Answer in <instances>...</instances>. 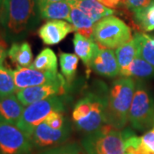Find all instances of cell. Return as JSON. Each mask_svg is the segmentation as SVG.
Returning a JSON list of instances; mask_svg holds the SVG:
<instances>
[{"instance_id":"6da1fadb","label":"cell","mask_w":154,"mask_h":154,"mask_svg":"<svg viewBox=\"0 0 154 154\" xmlns=\"http://www.w3.org/2000/svg\"><path fill=\"white\" fill-rule=\"evenodd\" d=\"M41 20L38 0H5L0 16V30L7 42H19Z\"/></svg>"},{"instance_id":"7a4b0ae2","label":"cell","mask_w":154,"mask_h":154,"mask_svg":"<svg viewBox=\"0 0 154 154\" xmlns=\"http://www.w3.org/2000/svg\"><path fill=\"white\" fill-rule=\"evenodd\" d=\"M108 91L105 84L98 82L94 89L78 100L72 112V119L79 131L88 134L107 124Z\"/></svg>"},{"instance_id":"3957f363","label":"cell","mask_w":154,"mask_h":154,"mask_svg":"<svg viewBox=\"0 0 154 154\" xmlns=\"http://www.w3.org/2000/svg\"><path fill=\"white\" fill-rule=\"evenodd\" d=\"M136 81L131 77H122L112 83L108 91L106 110L107 124L116 129H123L128 122Z\"/></svg>"},{"instance_id":"277c9868","label":"cell","mask_w":154,"mask_h":154,"mask_svg":"<svg viewBox=\"0 0 154 154\" xmlns=\"http://www.w3.org/2000/svg\"><path fill=\"white\" fill-rule=\"evenodd\" d=\"M87 154H124L126 152L123 133L109 124L88 134L82 140Z\"/></svg>"},{"instance_id":"5b68a950","label":"cell","mask_w":154,"mask_h":154,"mask_svg":"<svg viewBox=\"0 0 154 154\" xmlns=\"http://www.w3.org/2000/svg\"><path fill=\"white\" fill-rule=\"evenodd\" d=\"M132 38L131 28L115 16L105 17L94 25L93 39L100 47L116 49Z\"/></svg>"},{"instance_id":"8992f818","label":"cell","mask_w":154,"mask_h":154,"mask_svg":"<svg viewBox=\"0 0 154 154\" xmlns=\"http://www.w3.org/2000/svg\"><path fill=\"white\" fill-rule=\"evenodd\" d=\"M65 107L66 100L62 96H53L33 103L24 108L17 127L30 138L34 128L43 122L51 112H63Z\"/></svg>"},{"instance_id":"52a82bcc","label":"cell","mask_w":154,"mask_h":154,"mask_svg":"<svg viewBox=\"0 0 154 154\" xmlns=\"http://www.w3.org/2000/svg\"><path fill=\"white\" fill-rule=\"evenodd\" d=\"M128 121L133 128L139 131L154 125V98L142 81H136Z\"/></svg>"},{"instance_id":"ba28073f","label":"cell","mask_w":154,"mask_h":154,"mask_svg":"<svg viewBox=\"0 0 154 154\" xmlns=\"http://www.w3.org/2000/svg\"><path fill=\"white\" fill-rule=\"evenodd\" d=\"M30 138L16 125L0 123V154H31Z\"/></svg>"},{"instance_id":"9c48e42d","label":"cell","mask_w":154,"mask_h":154,"mask_svg":"<svg viewBox=\"0 0 154 154\" xmlns=\"http://www.w3.org/2000/svg\"><path fill=\"white\" fill-rule=\"evenodd\" d=\"M71 132L72 128L69 121L60 129L52 128L43 122L34 128L30 136V140L33 147L45 150L64 143L69 138Z\"/></svg>"},{"instance_id":"30bf717a","label":"cell","mask_w":154,"mask_h":154,"mask_svg":"<svg viewBox=\"0 0 154 154\" xmlns=\"http://www.w3.org/2000/svg\"><path fill=\"white\" fill-rule=\"evenodd\" d=\"M66 80L47 83L37 87H32L17 91V97L24 106L41 101L53 96H62L66 93Z\"/></svg>"},{"instance_id":"8fae6325","label":"cell","mask_w":154,"mask_h":154,"mask_svg":"<svg viewBox=\"0 0 154 154\" xmlns=\"http://www.w3.org/2000/svg\"><path fill=\"white\" fill-rule=\"evenodd\" d=\"M13 75L17 90H22L24 88L37 87L47 83L59 82L64 80V77L59 73L40 71L28 68H17L13 70Z\"/></svg>"},{"instance_id":"7c38bea8","label":"cell","mask_w":154,"mask_h":154,"mask_svg":"<svg viewBox=\"0 0 154 154\" xmlns=\"http://www.w3.org/2000/svg\"><path fill=\"white\" fill-rule=\"evenodd\" d=\"M89 68L99 75L106 78H113L120 74V67L117 63L115 51L112 49L100 46Z\"/></svg>"},{"instance_id":"4fadbf2b","label":"cell","mask_w":154,"mask_h":154,"mask_svg":"<svg viewBox=\"0 0 154 154\" xmlns=\"http://www.w3.org/2000/svg\"><path fill=\"white\" fill-rule=\"evenodd\" d=\"M76 31L71 23L63 20H51L43 24L38 30L39 38L47 45H54L60 43L69 33Z\"/></svg>"},{"instance_id":"5bb4252c","label":"cell","mask_w":154,"mask_h":154,"mask_svg":"<svg viewBox=\"0 0 154 154\" xmlns=\"http://www.w3.org/2000/svg\"><path fill=\"white\" fill-rule=\"evenodd\" d=\"M24 105L17 99V95L0 97V123H8L17 126L22 116Z\"/></svg>"},{"instance_id":"9a60e30c","label":"cell","mask_w":154,"mask_h":154,"mask_svg":"<svg viewBox=\"0 0 154 154\" xmlns=\"http://www.w3.org/2000/svg\"><path fill=\"white\" fill-rule=\"evenodd\" d=\"M68 2L82 11L94 23L105 17L113 16L116 12L115 10L103 5L98 0H68Z\"/></svg>"},{"instance_id":"2e32d148","label":"cell","mask_w":154,"mask_h":154,"mask_svg":"<svg viewBox=\"0 0 154 154\" xmlns=\"http://www.w3.org/2000/svg\"><path fill=\"white\" fill-rule=\"evenodd\" d=\"M73 45L75 55L89 68L93 58L99 51V45L94 39L87 38L77 32L74 35Z\"/></svg>"},{"instance_id":"e0dca14e","label":"cell","mask_w":154,"mask_h":154,"mask_svg":"<svg viewBox=\"0 0 154 154\" xmlns=\"http://www.w3.org/2000/svg\"><path fill=\"white\" fill-rule=\"evenodd\" d=\"M41 19L66 20L69 22L72 5L68 1L38 3Z\"/></svg>"},{"instance_id":"ac0fdd59","label":"cell","mask_w":154,"mask_h":154,"mask_svg":"<svg viewBox=\"0 0 154 154\" xmlns=\"http://www.w3.org/2000/svg\"><path fill=\"white\" fill-rule=\"evenodd\" d=\"M8 57L17 68H28L33 62V51L28 42H14L8 50Z\"/></svg>"},{"instance_id":"d6986e66","label":"cell","mask_w":154,"mask_h":154,"mask_svg":"<svg viewBox=\"0 0 154 154\" xmlns=\"http://www.w3.org/2000/svg\"><path fill=\"white\" fill-rule=\"evenodd\" d=\"M119 75L139 79L154 78V67L142 57L137 56L128 66L120 70Z\"/></svg>"},{"instance_id":"ffe728a7","label":"cell","mask_w":154,"mask_h":154,"mask_svg":"<svg viewBox=\"0 0 154 154\" xmlns=\"http://www.w3.org/2000/svg\"><path fill=\"white\" fill-rule=\"evenodd\" d=\"M69 23H71L75 27L77 33H81L82 35L87 38L93 39L95 23L86 14H84L82 11L73 5L70 13Z\"/></svg>"},{"instance_id":"44dd1931","label":"cell","mask_w":154,"mask_h":154,"mask_svg":"<svg viewBox=\"0 0 154 154\" xmlns=\"http://www.w3.org/2000/svg\"><path fill=\"white\" fill-rule=\"evenodd\" d=\"M30 68L45 72H57V58L55 52L50 48L42 50L33 60Z\"/></svg>"},{"instance_id":"7402d4cb","label":"cell","mask_w":154,"mask_h":154,"mask_svg":"<svg viewBox=\"0 0 154 154\" xmlns=\"http://www.w3.org/2000/svg\"><path fill=\"white\" fill-rule=\"evenodd\" d=\"M138 43L134 36L125 44L116 48L115 51L117 63L120 67V70L128 67L133 60L138 56Z\"/></svg>"},{"instance_id":"603a6c76","label":"cell","mask_w":154,"mask_h":154,"mask_svg":"<svg viewBox=\"0 0 154 154\" xmlns=\"http://www.w3.org/2000/svg\"><path fill=\"white\" fill-rule=\"evenodd\" d=\"M134 36L138 43V56L154 67V35L136 33Z\"/></svg>"},{"instance_id":"cb8c5ba5","label":"cell","mask_w":154,"mask_h":154,"mask_svg":"<svg viewBox=\"0 0 154 154\" xmlns=\"http://www.w3.org/2000/svg\"><path fill=\"white\" fill-rule=\"evenodd\" d=\"M134 22L142 32L154 31V2L142 10L134 12Z\"/></svg>"},{"instance_id":"d4e9b609","label":"cell","mask_w":154,"mask_h":154,"mask_svg":"<svg viewBox=\"0 0 154 154\" xmlns=\"http://www.w3.org/2000/svg\"><path fill=\"white\" fill-rule=\"evenodd\" d=\"M59 62L63 76L66 80L67 83L72 82L75 76L79 57L75 54L61 52L59 54Z\"/></svg>"},{"instance_id":"484cf974","label":"cell","mask_w":154,"mask_h":154,"mask_svg":"<svg viewBox=\"0 0 154 154\" xmlns=\"http://www.w3.org/2000/svg\"><path fill=\"white\" fill-rule=\"evenodd\" d=\"M125 139L126 152L131 154H154L153 152L149 150L141 140V137L137 135L130 128H125L122 130Z\"/></svg>"},{"instance_id":"4316f807","label":"cell","mask_w":154,"mask_h":154,"mask_svg":"<svg viewBox=\"0 0 154 154\" xmlns=\"http://www.w3.org/2000/svg\"><path fill=\"white\" fill-rule=\"evenodd\" d=\"M17 91L13 70L0 64V97L12 95Z\"/></svg>"},{"instance_id":"83f0119b","label":"cell","mask_w":154,"mask_h":154,"mask_svg":"<svg viewBox=\"0 0 154 154\" xmlns=\"http://www.w3.org/2000/svg\"><path fill=\"white\" fill-rule=\"evenodd\" d=\"M38 154H87L77 144H65L45 149Z\"/></svg>"},{"instance_id":"f1b7e54d","label":"cell","mask_w":154,"mask_h":154,"mask_svg":"<svg viewBox=\"0 0 154 154\" xmlns=\"http://www.w3.org/2000/svg\"><path fill=\"white\" fill-rule=\"evenodd\" d=\"M45 122L52 128L55 129H60L66 124L68 122L66 118L63 115V112L54 111L51 112L45 120Z\"/></svg>"},{"instance_id":"f546056e","label":"cell","mask_w":154,"mask_h":154,"mask_svg":"<svg viewBox=\"0 0 154 154\" xmlns=\"http://www.w3.org/2000/svg\"><path fill=\"white\" fill-rule=\"evenodd\" d=\"M154 0H125V7L133 13L149 6Z\"/></svg>"},{"instance_id":"4dcf8cb0","label":"cell","mask_w":154,"mask_h":154,"mask_svg":"<svg viewBox=\"0 0 154 154\" xmlns=\"http://www.w3.org/2000/svg\"><path fill=\"white\" fill-rule=\"evenodd\" d=\"M142 143L154 152V128L149 130L141 136Z\"/></svg>"},{"instance_id":"1f68e13d","label":"cell","mask_w":154,"mask_h":154,"mask_svg":"<svg viewBox=\"0 0 154 154\" xmlns=\"http://www.w3.org/2000/svg\"><path fill=\"white\" fill-rule=\"evenodd\" d=\"M8 56V42L0 30V64H3L5 57Z\"/></svg>"},{"instance_id":"d6a6232c","label":"cell","mask_w":154,"mask_h":154,"mask_svg":"<svg viewBox=\"0 0 154 154\" xmlns=\"http://www.w3.org/2000/svg\"><path fill=\"white\" fill-rule=\"evenodd\" d=\"M103 5L112 10L125 7V0H98Z\"/></svg>"},{"instance_id":"836d02e7","label":"cell","mask_w":154,"mask_h":154,"mask_svg":"<svg viewBox=\"0 0 154 154\" xmlns=\"http://www.w3.org/2000/svg\"><path fill=\"white\" fill-rule=\"evenodd\" d=\"M61 1H68V0H38V3H52V2H61Z\"/></svg>"},{"instance_id":"e575fe53","label":"cell","mask_w":154,"mask_h":154,"mask_svg":"<svg viewBox=\"0 0 154 154\" xmlns=\"http://www.w3.org/2000/svg\"><path fill=\"white\" fill-rule=\"evenodd\" d=\"M4 1H5V0H0V16H1V12H2V9H3V5H4Z\"/></svg>"},{"instance_id":"d590c367","label":"cell","mask_w":154,"mask_h":154,"mask_svg":"<svg viewBox=\"0 0 154 154\" xmlns=\"http://www.w3.org/2000/svg\"><path fill=\"white\" fill-rule=\"evenodd\" d=\"M124 154H131V153H129V152H125Z\"/></svg>"},{"instance_id":"8d00e7d4","label":"cell","mask_w":154,"mask_h":154,"mask_svg":"<svg viewBox=\"0 0 154 154\" xmlns=\"http://www.w3.org/2000/svg\"><path fill=\"white\" fill-rule=\"evenodd\" d=\"M153 126H154V125H153Z\"/></svg>"}]
</instances>
